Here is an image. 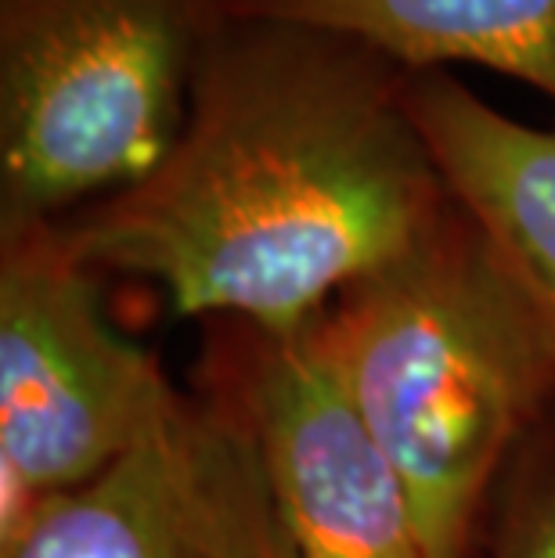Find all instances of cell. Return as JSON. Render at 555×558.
Listing matches in <instances>:
<instances>
[{
	"label": "cell",
	"mask_w": 555,
	"mask_h": 558,
	"mask_svg": "<svg viewBox=\"0 0 555 558\" xmlns=\"http://www.w3.org/2000/svg\"><path fill=\"white\" fill-rule=\"evenodd\" d=\"M405 87L342 33L231 19L167 159L62 220L65 239L101 275L159 284L181 317L297 336L451 209Z\"/></svg>",
	"instance_id": "6da1fadb"
},
{
	"label": "cell",
	"mask_w": 555,
	"mask_h": 558,
	"mask_svg": "<svg viewBox=\"0 0 555 558\" xmlns=\"http://www.w3.org/2000/svg\"><path fill=\"white\" fill-rule=\"evenodd\" d=\"M342 393L415 505L433 558L483 548L519 447L555 411V353L466 209L314 320Z\"/></svg>",
	"instance_id": "7a4b0ae2"
},
{
	"label": "cell",
	"mask_w": 555,
	"mask_h": 558,
	"mask_svg": "<svg viewBox=\"0 0 555 558\" xmlns=\"http://www.w3.org/2000/svg\"><path fill=\"white\" fill-rule=\"evenodd\" d=\"M231 19V0H0V228L145 181Z\"/></svg>",
	"instance_id": "3957f363"
},
{
	"label": "cell",
	"mask_w": 555,
	"mask_h": 558,
	"mask_svg": "<svg viewBox=\"0 0 555 558\" xmlns=\"http://www.w3.org/2000/svg\"><path fill=\"white\" fill-rule=\"evenodd\" d=\"M184 389L112 325L62 223L0 228V537L116 465Z\"/></svg>",
	"instance_id": "277c9868"
},
{
	"label": "cell",
	"mask_w": 555,
	"mask_h": 558,
	"mask_svg": "<svg viewBox=\"0 0 555 558\" xmlns=\"http://www.w3.org/2000/svg\"><path fill=\"white\" fill-rule=\"evenodd\" d=\"M0 558H300V548L242 403L203 372L116 465L0 537Z\"/></svg>",
	"instance_id": "5b68a950"
},
{
	"label": "cell",
	"mask_w": 555,
	"mask_h": 558,
	"mask_svg": "<svg viewBox=\"0 0 555 558\" xmlns=\"http://www.w3.org/2000/svg\"><path fill=\"white\" fill-rule=\"evenodd\" d=\"M203 372L242 403L300 558H433L415 505L314 339L228 325Z\"/></svg>",
	"instance_id": "8992f818"
},
{
	"label": "cell",
	"mask_w": 555,
	"mask_h": 558,
	"mask_svg": "<svg viewBox=\"0 0 555 558\" xmlns=\"http://www.w3.org/2000/svg\"><path fill=\"white\" fill-rule=\"evenodd\" d=\"M405 94L455 206L498 248L555 353V130L498 112L447 69L408 73Z\"/></svg>",
	"instance_id": "52a82bcc"
},
{
	"label": "cell",
	"mask_w": 555,
	"mask_h": 558,
	"mask_svg": "<svg viewBox=\"0 0 555 558\" xmlns=\"http://www.w3.org/2000/svg\"><path fill=\"white\" fill-rule=\"evenodd\" d=\"M231 15L333 29L405 73L480 65L555 105V0H231Z\"/></svg>",
	"instance_id": "ba28073f"
},
{
	"label": "cell",
	"mask_w": 555,
	"mask_h": 558,
	"mask_svg": "<svg viewBox=\"0 0 555 558\" xmlns=\"http://www.w3.org/2000/svg\"><path fill=\"white\" fill-rule=\"evenodd\" d=\"M483 558H555V411L527 436L505 472Z\"/></svg>",
	"instance_id": "9c48e42d"
}]
</instances>
